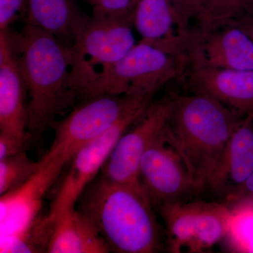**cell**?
Returning <instances> with one entry per match:
<instances>
[{"label":"cell","mask_w":253,"mask_h":253,"mask_svg":"<svg viewBox=\"0 0 253 253\" xmlns=\"http://www.w3.org/2000/svg\"><path fill=\"white\" fill-rule=\"evenodd\" d=\"M192 92L207 95L253 120V71L208 67L188 61L181 76Z\"/></svg>","instance_id":"obj_13"},{"label":"cell","mask_w":253,"mask_h":253,"mask_svg":"<svg viewBox=\"0 0 253 253\" xmlns=\"http://www.w3.org/2000/svg\"><path fill=\"white\" fill-rule=\"evenodd\" d=\"M28 0H0V31H6L18 20L24 21Z\"/></svg>","instance_id":"obj_22"},{"label":"cell","mask_w":253,"mask_h":253,"mask_svg":"<svg viewBox=\"0 0 253 253\" xmlns=\"http://www.w3.org/2000/svg\"><path fill=\"white\" fill-rule=\"evenodd\" d=\"M36 174L0 198L1 253H33V232L43 199L68 162L56 156L42 158Z\"/></svg>","instance_id":"obj_7"},{"label":"cell","mask_w":253,"mask_h":253,"mask_svg":"<svg viewBox=\"0 0 253 253\" xmlns=\"http://www.w3.org/2000/svg\"><path fill=\"white\" fill-rule=\"evenodd\" d=\"M184 2L186 3V6H187L188 1H189V0H184ZM187 7H188V6H187Z\"/></svg>","instance_id":"obj_26"},{"label":"cell","mask_w":253,"mask_h":253,"mask_svg":"<svg viewBox=\"0 0 253 253\" xmlns=\"http://www.w3.org/2000/svg\"><path fill=\"white\" fill-rule=\"evenodd\" d=\"M171 107V96L152 101L141 117L118 139L101 175L115 182L140 184L141 158L166 129Z\"/></svg>","instance_id":"obj_10"},{"label":"cell","mask_w":253,"mask_h":253,"mask_svg":"<svg viewBox=\"0 0 253 253\" xmlns=\"http://www.w3.org/2000/svg\"><path fill=\"white\" fill-rule=\"evenodd\" d=\"M148 107L127 115L104 134L83 146L73 156L68 163V172L51 203L49 212L42 217L43 224L49 231L59 218L76 208L82 195L101 173L118 139Z\"/></svg>","instance_id":"obj_9"},{"label":"cell","mask_w":253,"mask_h":253,"mask_svg":"<svg viewBox=\"0 0 253 253\" xmlns=\"http://www.w3.org/2000/svg\"><path fill=\"white\" fill-rule=\"evenodd\" d=\"M166 134L184 158L195 192L210 177L243 117L207 95H172Z\"/></svg>","instance_id":"obj_3"},{"label":"cell","mask_w":253,"mask_h":253,"mask_svg":"<svg viewBox=\"0 0 253 253\" xmlns=\"http://www.w3.org/2000/svg\"><path fill=\"white\" fill-rule=\"evenodd\" d=\"M139 183L154 205L181 201L194 183L184 158L166 134V127L141 160Z\"/></svg>","instance_id":"obj_12"},{"label":"cell","mask_w":253,"mask_h":253,"mask_svg":"<svg viewBox=\"0 0 253 253\" xmlns=\"http://www.w3.org/2000/svg\"><path fill=\"white\" fill-rule=\"evenodd\" d=\"M154 96L104 94L82 100L68 116L53 123L54 140L43 158L60 156L69 163L78 150L104 134L123 118L148 107Z\"/></svg>","instance_id":"obj_5"},{"label":"cell","mask_w":253,"mask_h":253,"mask_svg":"<svg viewBox=\"0 0 253 253\" xmlns=\"http://www.w3.org/2000/svg\"><path fill=\"white\" fill-rule=\"evenodd\" d=\"M186 56H177L139 41L112 67L80 92L82 100L100 95L154 94L169 82L181 77Z\"/></svg>","instance_id":"obj_4"},{"label":"cell","mask_w":253,"mask_h":253,"mask_svg":"<svg viewBox=\"0 0 253 253\" xmlns=\"http://www.w3.org/2000/svg\"><path fill=\"white\" fill-rule=\"evenodd\" d=\"M110 251L151 253L159 251L161 233L151 202L141 184L115 182L100 174L80 199Z\"/></svg>","instance_id":"obj_2"},{"label":"cell","mask_w":253,"mask_h":253,"mask_svg":"<svg viewBox=\"0 0 253 253\" xmlns=\"http://www.w3.org/2000/svg\"><path fill=\"white\" fill-rule=\"evenodd\" d=\"M41 166V161H33L25 151L0 160V196L22 185Z\"/></svg>","instance_id":"obj_20"},{"label":"cell","mask_w":253,"mask_h":253,"mask_svg":"<svg viewBox=\"0 0 253 253\" xmlns=\"http://www.w3.org/2000/svg\"><path fill=\"white\" fill-rule=\"evenodd\" d=\"M28 94L6 31H0V132L27 142Z\"/></svg>","instance_id":"obj_15"},{"label":"cell","mask_w":253,"mask_h":253,"mask_svg":"<svg viewBox=\"0 0 253 253\" xmlns=\"http://www.w3.org/2000/svg\"><path fill=\"white\" fill-rule=\"evenodd\" d=\"M131 16H88L69 49L76 94L106 72L136 44Z\"/></svg>","instance_id":"obj_6"},{"label":"cell","mask_w":253,"mask_h":253,"mask_svg":"<svg viewBox=\"0 0 253 253\" xmlns=\"http://www.w3.org/2000/svg\"><path fill=\"white\" fill-rule=\"evenodd\" d=\"M187 6L197 22L196 30L206 32L239 19L252 9L253 0H189Z\"/></svg>","instance_id":"obj_19"},{"label":"cell","mask_w":253,"mask_h":253,"mask_svg":"<svg viewBox=\"0 0 253 253\" xmlns=\"http://www.w3.org/2000/svg\"><path fill=\"white\" fill-rule=\"evenodd\" d=\"M230 25L237 26L243 30L253 41V7L246 14Z\"/></svg>","instance_id":"obj_25"},{"label":"cell","mask_w":253,"mask_h":253,"mask_svg":"<svg viewBox=\"0 0 253 253\" xmlns=\"http://www.w3.org/2000/svg\"><path fill=\"white\" fill-rule=\"evenodd\" d=\"M186 56L188 61L208 67L253 71V41L234 25L194 30Z\"/></svg>","instance_id":"obj_14"},{"label":"cell","mask_w":253,"mask_h":253,"mask_svg":"<svg viewBox=\"0 0 253 253\" xmlns=\"http://www.w3.org/2000/svg\"><path fill=\"white\" fill-rule=\"evenodd\" d=\"M26 141L0 132V160L11 157L24 151Z\"/></svg>","instance_id":"obj_23"},{"label":"cell","mask_w":253,"mask_h":253,"mask_svg":"<svg viewBox=\"0 0 253 253\" xmlns=\"http://www.w3.org/2000/svg\"><path fill=\"white\" fill-rule=\"evenodd\" d=\"M227 200L236 206H253V173L234 194L227 197Z\"/></svg>","instance_id":"obj_24"},{"label":"cell","mask_w":253,"mask_h":253,"mask_svg":"<svg viewBox=\"0 0 253 253\" xmlns=\"http://www.w3.org/2000/svg\"><path fill=\"white\" fill-rule=\"evenodd\" d=\"M6 31L27 89L28 136L40 135L78 99L69 49L56 37L28 23L19 31Z\"/></svg>","instance_id":"obj_1"},{"label":"cell","mask_w":253,"mask_h":253,"mask_svg":"<svg viewBox=\"0 0 253 253\" xmlns=\"http://www.w3.org/2000/svg\"><path fill=\"white\" fill-rule=\"evenodd\" d=\"M253 173V120L243 118L233 131L208 185L212 191L234 194Z\"/></svg>","instance_id":"obj_16"},{"label":"cell","mask_w":253,"mask_h":253,"mask_svg":"<svg viewBox=\"0 0 253 253\" xmlns=\"http://www.w3.org/2000/svg\"><path fill=\"white\" fill-rule=\"evenodd\" d=\"M88 16L74 0H28L23 22L47 32L70 47Z\"/></svg>","instance_id":"obj_18"},{"label":"cell","mask_w":253,"mask_h":253,"mask_svg":"<svg viewBox=\"0 0 253 253\" xmlns=\"http://www.w3.org/2000/svg\"><path fill=\"white\" fill-rule=\"evenodd\" d=\"M92 9L93 16L129 17L137 0H84Z\"/></svg>","instance_id":"obj_21"},{"label":"cell","mask_w":253,"mask_h":253,"mask_svg":"<svg viewBox=\"0 0 253 253\" xmlns=\"http://www.w3.org/2000/svg\"><path fill=\"white\" fill-rule=\"evenodd\" d=\"M192 19L184 0H137L131 14L140 41L177 56L187 54Z\"/></svg>","instance_id":"obj_11"},{"label":"cell","mask_w":253,"mask_h":253,"mask_svg":"<svg viewBox=\"0 0 253 253\" xmlns=\"http://www.w3.org/2000/svg\"><path fill=\"white\" fill-rule=\"evenodd\" d=\"M46 252L106 253L111 251L91 219L75 208L53 224Z\"/></svg>","instance_id":"obj_17"},{"label":"cell","mask_w":253,"mask_h":253,"mask_svg":"<svg viewBox=\"0 0 253 253\" xmlns=\"http://www.w3.org/2000/svg\"><path fill=\"white\" fill-rule=\"evenodd\" d=\"M159 207L170 252H204L222 241L230 230L232 216L226 205L177 201Z\"/></svg>","instance_id":"obj_8"}]
</instances>
